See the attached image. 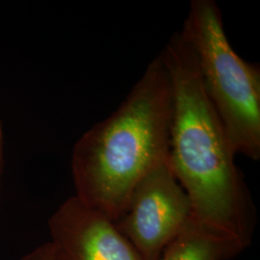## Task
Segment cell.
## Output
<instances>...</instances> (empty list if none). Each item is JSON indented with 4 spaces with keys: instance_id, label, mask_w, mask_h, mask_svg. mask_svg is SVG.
<instances>
[{
    "instance_id": "cell-8",
    "label": "cell",
    "mask_w": 260,
    "mask_h": 260,
    "mask_svg": "<svg viewBox=\"0 0 260 260\" xmlns=\"http://www.w3.org/2000/svg\"><path fill=\"white\" fill-rule=\"evenodd\" d=\"M2 153H3V127L0 121V177H1V168H2Z\"/></svg>"
},
{
    "instance_id": "cell-4",
    "label": "cell",
    "mask_w": 260,
    "mask_h": 260,
    "mask_svg": "<svg viewBox=\"0 0 260 260\" xmlns=\"http://www.w3.org/2000/svg\"><path fill=\"white\" fill-rule=\"evenodd\" d=\"M192 205L169 157L143 177L130 196L118 230L143 260H159L192 217Z\"/></svg>"
},
{
    "instance_id": "cell-7",
    "label": "cell",
    "mask_w": 260,
    "mask_h": 260,
    "mask_svg": "<svg viewBox=\"0 0 260 260\" xmlns=\"http://www.w3.org/2000/svg\"><path fill=\"white\" fill-rule=\"evenodd\" d=\"M20 260H54L53 247L51 242H47L37 247Z\"/></svg>"
},
{
    "instance_id": "cell-1",
    "label": "cell",
    "mask_w": 260,
    "mask_h": 260,
    "mask_svg": "<svg viewBox=\"0 0 260 260\" xmlns=\"http://www.w3.org/2000/svg\"><path fill=\"white\" fill-rule=\"evenodd\" d=\"M173 92L169 161L198 222L250 244L254 210L223 122L180 32L159 54Z\"/></svg>"
},
{
    "instance_id": "cell-5",
    "label": "cell",
    "mask_w": 260,
    "mask_h": 260,
    "mask_svg": "<svg viewBox=\"0 0 260 260\" xmlns=\"http://www.w3.org/2000/svg\"><path fill=\"white\" fill-rule=\"evenodd\" d=\"M54 260H143L115 222L69 198L49 220Z\"/></svg>"
},
{
    "instance_id": "cell-3",
    "label": "cell",
    "mask_w": 260,
    "mask_h": 260,
    "mask_svg": "<svg viewBox=\"0 0 260 260\" xmlns=\"http://www.w3.org/2000/svg\"><path fill=\"white\" fill-rule=\"evenodd\" d=\"M179 32L195 55L205 93L223 122L235 155L259 160V66L235 52L213 0H192Z\"/></svg>"
},
{
    "instance_id": "cell-2",
    "label": "cell",
    "mask_w": 260,
    "mask_h": 260,
    "mask_svg": "<svg viewBox=\"0 0 260 260\" xmlns=\"http://www.w3.org/2000/svg\"><path fill=\"white\" fill-rule=\"evenodd\" d=\"M172 111L171 80L158 55L121 105L75 144V196L116 223L135 186L169 157Z\"/></svg>"
},
{
    "instance_id": "cell-6",
    "label": "cell",
    "mask_w": 260,
    "mask_h": 260,
    "mask_svg": "<svg viewBox=\"0 0 260 260\" xmlns=\"http://www.w3.org/2000/svg\"><path fill=\"white\" fill-rule=\"evenodd\" d=\"M250 244L217 232L192 217L159 260H229Z\"/></svg>"
}]
</instances>
